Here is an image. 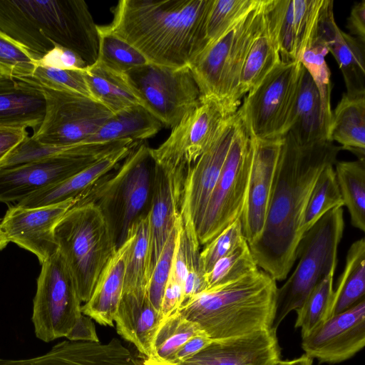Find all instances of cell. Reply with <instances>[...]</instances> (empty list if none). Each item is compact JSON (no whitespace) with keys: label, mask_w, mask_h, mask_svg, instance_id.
I'll return each mask as SVG.
<instances>
[{"label":"cell","mask_w":365,"mask_h":365,"mask_svg":"<svg viewBox=\"0 0 365 365\" xmlns=\"http://www.w3.org/2000/svg\"><path fill=\"white\" fill-rule=\"evenodd\" d=\"M341 150L329 140L300 145L289 133L283 136L264 227L249 245L258 267L276 282L286 279L296 262L303 215L316 180L324 168L335 165Z\"/></svg>","instance_id":"cell-1"},{"label":"cell","mask_w":365,"mask_h":365,"mask_svg":"<svg viewBox=\"0 0 365 365\" xmlns=\"http://www.w3.org/2000/svg\"><path fill=\"white\" fill-rule=\"evenodd\" d=\"M212 0H120L108 32L150 63L188 67L206 46L205 25Z\"/></svg>","instance_id":"cell-2"},{"label":"cell","mask_w":365,"mask_h":365,"mask_svg":"<svg viewBox=\"0 0 365 365\" xmlns=\"http://www.w3.org/2000/svg\"><path fill=\"white\" fill-rule=\"evenodd\" d=\"M0 30L37 58L55 44L93 64L99 49L98 25L83 0H0Z\"/></svg>","instance_id":"cell-3"},{"label":"cell","mask_w":365,"mask_h":365,"mask_svg":"<svg viewBox=\"0 0 365 365\" xmlns=\"http://www.w3.org/2000/svg\"><path fill=\"white\" fill-rule=\"evenodd\" d=\"M277 282L262 269L207 289L179 309L212 341L272 328Z\"/></svg>","instance_id":"cell-4"},{"label":"cell","mask_w":365,"mask_h":365,"mask_svg":"<svg viewBox=\"0 0 365 365\" xmlns=\"http://www.w3.org/2000/svg\"><path fill=\"white\" fill-rule=\"evenodd\" d=\"M150 148L139 143L114 169L80 194L76 204L93 202L110 224L117 249L150 209L155 163Z\"/></svg>","instance_id":"cell-5"},{"label":"cell","mask_w":365,"mask_h":365,"mask_svg":"<svg viewBox=\"0 0 365 365\" xmlns=\"http://www.w3.org/2000/svg\"><path fill=\"white\" fill-rule=\"evenodd\" d=\"M54 235L79 298L85 303L117 250L110 224L96 204H75L56 225Z\"/></svg>","instance_id":"cell-6"},{"label":"cell","mask_w":365,"mask_h":365,"mask_svg":"<svg viewBox=\"0 0 365 365\" xmlns=\"http://www.w3.org/2000/svg\"><path fill=\"white\" fill-rule=\"evenodd\" d=\"M264 5L258 1L228 31L204 48L189 65L200 100L214 99L235 112L241 70L264 24Z\"/></svg>","instance_id":"cell-7"},{"label":"cell","mask_w":365,"mask_h":365,"mask_svg":"<svg viewBox=\"0 0 365 365\" xmlns=\"http://www.w3.org/2000/svg\"><path fill=\"white\" fill-rule=\"evenodd\" d=\"M344 225V209L337 207L326 213L304 234L297 247V266L277 288L273 329L277 331L284 318L302 304L313 288L336 270Z\"/></svg>","instance_id":"cell-8"},{"label":"cell","mask_w":365,"mask_h":365,"mask_svg":"<svg viewBox=\"0 0 365 365\" xmlns=\"http://www.w3.org/2000/svg\"><path fill=\"white\" fill-rule=\"evenodd\" d=\"M240 115L222 171L197 229L205 245L241 218L247 192L252 155V137Z\"/></svg>","instance_id":"cell-9"},{"label":"cell","mask_w":365,"mask_h":365,"mask_svg":"<svg viewBox=\"0 0 365 365\" xmlns=\"http://www.w3.org/2000/svg\"><path fill=\"white\" fill-rule=\"evenodd\" d=\"M302 65L281 61L244 98L239 108L251 135L284 136L289 130Z\"/></svg>","instance_id":"cell-10"},{"label":"cell","mask_w":365,"mask_h":365,"mask_svg":"<svg viewBox=\"0 0 365 365\" xmlns=\"http://www.w3.org/2000/svg\"><path fill=\"white\" fill-rule=\"evenodd\" d=\"M74 279L58 250L41 264L34 299L32 322L36 336L49 342L66 337L81 315Z\"/></svg>","instance_id":"cell-11"},{"label":"cell","mask_w":365,"mask_h":365,"mask_svg":"<svg viewBox=\"0 0 365 365\" xmlns=\"http://www.w3.org/2000/svg\"><path fill=\"white\" fill-rule=\"evenodd\" d=\"M125 74L143 107L166 128H173L200 103V91L189 67L148 63Z\"/></svg>","instance_id":"cell-12"},{"label":"cell","mask_w":365,"mask_h":365,"mask_svg":"<svg viewBox=\"0 0 365 365\" xmlns=\"http://www.w3.org/2000/svg\"><path fill=\"white\" fill-rule=\"evenodd\" d=\"M37 86L44 96L46 110L31 137L40 143L69 145L85 142L113 115L91 98Z\"/></svg>","instance_id":"cell-13"},{"label":"cell","mask_w":365,"mask_h":365,"mask_svg":"<svg viewBox=\"0 0 365 365\" xmlns=\"http://www.w3.org/2000/svg\"><path fill=\"white\" fill-rule=\"evenodd\" d=\"M230 113L214 99L201 100L172 129L151 155L163 168L190 167L212 145Z\"/></svg>","instance_id":"cell-14"},{"label":"cell","mask_w":365,"mask_h":365,"mask_svg":"<svg viewBox=\"0 0 365 365\" xmlns=\"http://www.w3.org/2000/svg\"><path fill=\"white\" fill-rule=\"evenodd\" d=\"M364 345L365 298L302 336V347L305 354L320 363L344 361L354 356Z\"/></svg>","instance_id":"cell-15"},{"label":"cell","mask_w":365,"mask_h":365,"mask_svg":"<svg viewBox=\"0 0 365 365\" xmlns=\"http://www.w3.org/2000/svg\"><path fill=\"white\" fill-rule=\"evenodd\" d=\"M76 202L77 198H72L43 207L11 206L0 222V229L9 242L34 254L42 264L57 252L54 229Z\"/></svg>","instance_id":"cell-16"},{"label":"cell","mask_w":365,"mask_h":365,"mask_svg":"<svg viewBox=\"0 0 365 365\" xmlns=\"http://www.w3.org/2000/svg\"><path fill=\"white\" fill-rule=\"evenodd\" d=\"M103 156L58 155L0 168V202H19L66 180Z\"/></svg>","instance_id":"cell-17"},{"label":"cell","mask_w":365,"mask_h":365,"mask_svg":"<svg viewBox=\"0 0 365 365\" xmlns=\"http://www.w3.org/2000/svg\"><path fill=\"white\" fill-rule=\"evenodd\" d=\"M282 140L283 136L268 139L252 137L247 192L240 218L243 235L249 245L259 238L264 227Z\"/></svg>","instance_id":"cell-18"},{"label":"cell","mask_w":365,"mask_h":365,"mask_svg":"<svg viewBox=\"0 0 365 365\" xmlns=\"http://www.w3.org/2000/svg\"><path fill=\"white\" fill-rule=\"evenodd\" d=\"M239 115L237 110L227 118L212 145L187 170L181 207L190 213L196 230L222 171Z\"/></svg>","instance_id":"cell-19"},{"label":"cell","mask_w":365,"mask_h":365,"mask_svg":"<svg viewBox=\"0 0 365 365\" xmlns=\"http://www.w3.org/2000/svg\"><path fill=\"white\" fill-rule=\"evenodd\" d=\"M189 168H163L155 163L149 212L151 274L180 216L185 180Z\"/></svg>","instance_id":"cell-20"},{"label":"cell","mask_w":365,"mask_h":365,"mask_svg":"<svg viewBox=\"0 0 365 365\" xmlns=\"http://www.w3.org/2000/svg\"><path fill=\"white\" fill-rule=\"evenodd\" d=\"M277 331L272 328L212 341L179 365H274L280 359Z\"/></svg>","instance_id":"cell-21"},{"label":"cell","mask_w":365,"mask_h":365,"mask_svg":"<svg viewBox=\"0 0 365 365\" xmlns=\"http://www.w3.org/2000/svg\"><path fill=\"white\" fill-rule=\"evenodd\" d=\"M0 365H144L122 342L63 341L47 353L26 359H0Z\"/></svg>","instance_id":"cell-22"},{"label":"cell","mask_w":365,"mask_h":365,"mask_svg":"<svg viewBox=\"0 0 365 365\" xmlns=\"http://www.w3.org/2000/svg\"><path fill=\"white\" fill-rule=\"evenodd\" d=\"M317 34L336 59L350 96L365 95V43L341 31L335 22L333 5L322 10Z\"/></svg>","instance_id":"cell-23"},{"label":"cell","mask_w":365,"mask_h":365,"mask_svg":"<svg viewBox=\"0 0 365 365\" xmlns=\"http://www.w3.org/2000/svg\"><path fill=\"white\" fill-rule=\"evenodd\" d=\"M322 0H272L282 62H299L316 24Z\"/></svg>","instance_id":"cell-24"},{"label":"cell","mask_w":365,"mask_h":365,"mask_svg":"<svg viewBox=\"0 0 365 365\" xmlns=\"http://www.w3.org/2000/svg\"><path fill=\"white\" fill-rule=\"evenodd\" d=\"M45 110L44 96L36 85L0 74V128H31L35 132Z\"/></svg>","instance_id":"cell-25"},{"label":"cell","mask_w":365,"mask_h":365,"mask_svg":"<svg viewBox=\"0 0 365 365\" xmlns=\"http://www.w3.org/2000/svg\"><path fill=\"white\" fill-rule=\"evenodd\" d=\"M134 234L133 226L127 240L101 272L89 299L81 306V312L103 326H114L124 284L128 251Z\"/></svg>","instance_id":"cell-26"},{"label":"cell","mask_w":365,"mask_h":365,"mask_svg":"<svg viewBox=\"0 0 365 365\" xmlns=\"http://www.w3.org/2000/svg\"><path fill=\"white\" fill-rule=\"evenodd\" d=\"M330 122L331 117L324 109L319 91L302 66L287 133L300 145L328 140Z\"/></svg>","instance_id":"cell-27"},{"label":"cell","mask_w":365,"mask_h":365,"mask_svg":"<svg viewBox=\"0 0 365 365\" xmlns=\"http://www.w3.org/2000/svg\"><path fill=\"white\" fill-rule=\"evenodd\" d=\"M139 143L140 142L109 153L66 180L34 193L19 201L16 205L26 207H36L76 198L120 164Z\"/></svg>","instance_id":"cell-28"},{"label":"cell","mask_w":365,"mask_h":365,"mask_svg":"<svg viewBox=\"0 0 365 365\" xmlns=\"http://www.w3.org/2000/svg\"><path fill=\"white\" fill-rule=\"evenodd\" d=\"M281 61L271 0H266L263 26L252 43L241 70L236 94L237 103L240 105L241 98Z\"/></svg>","instance_id":"cell-29"},{"label":"cell","mask_w":365,"mask_h":365,"mask_svg":"<svg viewBox=\"0 0 365 365\" xmlns=\"http://www.w3.org/2000/svg\"><path fill=\"white\" fill-rule=\"evenodd\" d=\"M328 140L365 159V95L343 94L331 111Z\"/></svg>","instance_id":"cell-30"},{"label":"cell","mask_w":365,"mask_h":365,"mask_svg":"<svg viewBox=\"0 0 365 365\" xmlns=\"http://www.w3.org/2000/svg\"><path fill=\"white\" fill-rule=\"evenodd\" d=\"M135 143L127 139L106 142H82L69 145H52L40 143L31 136H28L3 160L0 168H10L58 155L103 156Z\"/></svg>","instance_id":"cell-31"},{"label":"cell","mask_w":365,"mask_h":365,"mask_svg":"<svg viewBox=\"0 0 365 365\" xmlns=\"http://www.w3.org/2000/svg\"><path fill=\"white\" fill-rule=\"evenodd\" d=\"M163 127L160 121L140 105L113 114L85 142L132 140L141 142L155 135Z\"/></svg>","instance_id":"cell-32"},{"label":"cell","mask_w":365,"mask_h":365,"mask_svg":"<svg viewBox=\"0 0 365 365\" xmlns=\"http://www.w3.org/2000/svg\"><path fill=\"white\" fill-rule=\"evenodd\" d=\"M84 76L93 98L113 114L135 105L143 106L125 73L95 62L86 67Z\"/></svg>","instance_id":"cell-33"},{"label":"cell","mask_w":365,"mask_h":365,"mask_svg":"<svg viewBox=\"0 0 365 365\" xmlns=\"http://www.w3.org/2000/svg\"><path fill=\"white\" fill-rule=\"evenodd\" d=\"M364 294L365 239L361 237L348 250L344 269L334 289L329 318L354 307L364 299Z\"/></svg>","instance_id":"cell-34"},{"label":"cell","mask_w":365,"mask_h":365,"mask_svg":"<svg viewBox=\"0 0 365 365\" xmlns=\"http://www.w3.org/2000/svg\"><path fill=\"white\" fill-rule=\"evenodd\" d=\"M334 168L351 224L365 232V159L337 160Z\"/></svg>","instance_id":"cell-35"},{"label":"cell","mask_w":365,"mask_h":365,"mask_svg":"<svg viewBox=\"0 0 365 365\" xmlns=\"http://www.w3.org/2000/svg\"><path fill=\"white\" fill-rule=\"evenodd\" d=\"M134 234L128 251L123 292H148L150 270L149 213L134 225Z\"/></svg>","instance_id":"cell-36"},{"label":"cell","mask_w":365,"mask_h":365,"mask_svg":"<svg viewBox=\"0 0 365 365\" xmlns=\"http://www.w3.org/2000/svg\"><path fill=\"white\" fill-rule=\"evenodd\" d=\"M334 166L329 165L324 168L313 187L303 215L301 226L303 235L326 213L344 207Z\"/></svg>","instance_id":"cell-37"},{"label":"cell","mask_w":365,"mask_h":365,"mask_svg":"<svg viewBox=\"0 0 365 365\" xmlns=\"http://www.w3.org/2000/svg\"><path fill=\"white\" fill-rule=\"evenodd\" d=\"M179 311L164 319L154 338L152 359L171 363L176 352L192 337L202 332Z\"/></svg>","instance_id":"cell-38"},{"label":"cell","mask_w":365,"mask_h":365,"mask_svg":"<svg viewBox=\"0 0 365 365\" xmlns=\"http://www.w3.org/2000/svg\"><path fill=\"white\" fill-rule=\"evenodd\" d=\"M330 272L310 292L296 310L295 328H300L302 336L307 334L329 317L334 294V277Z\"/></svg>","instance_id":"cell-39"},{"label":"cell","mask_w":365,"mask_h":365,"mask_svg":"<svg viewBox=\"0 0 365 365\" xmlns=\"http://www.w3.org/2000/svg\"><path fill=\"white\" fill-rule=\"evenodd\" d=\"M98 30L99 49L96 62L120 73L150 63L135 48L107 31L103 26H98Z\"/></svg>","instance_id":"cell-40"},{"label":"cell","mask_w":365,"mask_h":365,"mask_svg":"<svg viewBox=\"0 0 365 365\" xmlns=\"http://www.w3.org/2000/svg\"><path fill=\"white\" fill-rule=\"evenodd\" d=\"M328 52L324 41L313 34L305 45L299 62L312 78L319 91L324 109L331 118V72L325 60Z\"/></svg>","instance_id":"cell-41"},{"label":"cell","mask_w":365,"mask_h":365,"mask_svg":"<svg viewBox=\"0 0 365 365\" xmlns=\"http://www.w3.org/2000/svg\"><path fill=\"white\" fill-rule=\"evenodd\" d=\"M259 269L245 240L232 252L219 259L205 274L206 289L235 281Z\"/></svg>","instance_id":"cell-42"},{"label":"cell","mask_w":365,"mask_h":365,"mask_svg":"<svg viewBox=\"0 0 365 365\" xmlns=\"http://www.w3.org/2000/svg\"><path fill=\"white\" fill-rule=\"evenodd\" d=\"M257 1L212 0L205 25V48L228 31Z\"/></svg>","instance_id":"cell-43"},{"label":"cell","mask_w":365,"mask_h":365,"mask_svg":"<svg viewBox=\"0 0 365 365\" xmlns=\"http://www.w3.org/2000/svg\"><path fill=\"white\" fill-rule=\"evenodd\" d=\"M84 70H66L36 66L32 76L23 80L48 89L78 94L93 98L85 78Z\"/></svg>","instance_id":"cell-44"},{"label":"cell","mask_w":365,"mask_h":365,"mask_svg":"<svg viewBox=\"0 0 365 365\" xmlns=\"http://www.w3.org/2000/svg\"><path fill=\"white\" fill-rule=\"evenodd\" d=\"M38 59L22 44L0 30V74L16 79L30 78Z\"/></svg>","instance_id":"cell-45"},{"label":"cell","mask_w":365,"mask_h":365,"mask_svg":"<svg viewBox=\"0 0 365 365\" xmlns=\"http://www.w3.org/2000/svg\"><path fill=\"white\" fill-rule=\"evenodd\" d=\"M245 240L241 220L238 219L205 245L200 254L204 274L208 273L219 259L232 252Z\"/></svg>","instance_id":"cell-46"},{"label":"cell","mask_w":365,"mask_h":365,"mask_svg":"<svg viewBox=\"0 0 365 365\" xmlns=\"http://www.w3.org/2000/svg\"><path fill=\"white\" fill-rule=\"evenodd\" d=\"M180 218V216L163 247L158 260L153 268L149 282V297L153 306L160 314L164 290L172 267Z\"/></svg>","instance_id":"cell-47"},{"label":"cell","mask_w":365,"mask_h":365,"mask_svg":"<svg viewBox=\"0 0 365 365\" xmlns=\"http://www.w3.org/2000/svg\"><path fill=\"white\" fill-rule=\"evenodd\" d=\"M36 63L37 66L78 71H83L88 66L76 53L57 44L42 57L36 59Z\"/></svg>","instance_id":"cell-48"},{"label":"cell","mask_w":365,"mask_h":365,"mask_svg":"<svg viewBox=\"0 0 365 365\" xmlns=\"http://www.w3.org/2000/svg\"><path fill=\"white\" fill-rule=\"evenodd\" d=\"M182 302L183 287L169 275L160 305L163 320L178 312Z\"/></svg>","instance_id":"cell-49"},{"label":"cell","mask_w":365,"mask_h":365,"mask_svg":"<svg viewBox=\"0 0 365 365\" xmlns=\"http://www.w3.org/2000/svg\"><path fill=\"white\" fill-rule=\"evenodd\" d=\"M29 136L26 128H0V165Z\"/></svg>","instance_id":"cell-50"},{"label":"cell","mask_w":365,"mask_h":365,"mask_svg":"<svg viewBox=\"0 0 365 365\" xmlns=\"http://www.w3.org/2000/svg\"><path fill=\"white\" fill-rule=\"evenodd\" d=\"M212 340L204 332L190 339L175 354L171 363L180 364L189 359L193 357L206 346H207Z\"/></svg>","instance_id":"cell-51"},{"label":"cell","mask_w":365,"mask_h":365,"mask_svg":"<svg viewBox=\"0 0 365 365\" xmlns=\"http://www.w3.org/2000/svg\"><path fill=\"white\" fill-rule=\"evenodd\" d=\"M66 337L70 341H100L93 320L83 313Z\"/></svg>","instance_id":"cell-52"},{"label":"cell","mask_w":365,"mask_h":365,"mask_svg":"<svg viewBox=\"0 0 365 365\" xmlns=\"http://www.w3.org/2000/svg\"><path fill=\"white\" fill-rule=\"evenodd\" d=\"M350 35L365 43V0L353 5L347 19Z\"/></svg>","instance_id":"cell-53"},{"label":"cell","mask_w":365,"mask_h":365,"mask_svg":"<svg viewBox=\"0 0 365 365\" xmlns=\"http://www.w3.org/2000/svg\"><path fill=\"white\" fill-rule=\"evenodd\" d=\"M313 359L307 354L291 360H278L274 365H312Z\"/></svg>","instance_id":"cell-54"},{"label":"cell","mask_w":365,"mask_h":365,"mask_svg":"<svg viewBox=\"0 0 365 365\" xmlns=\"http://www.w3.org/2000/svg\"><path fill=\"white\" fill-rule=\"evenodd\" d=\"M143 362L144 365H179L168 362L157 361L149 359H145Z\"/></svg>","instance_id":"cell-55"},{"label":"cell","mask_w":365,"mask_h":365,"mask_svg":"<svg viewBox=\"0 0 365 365\" xmlns=\"http://www.w3.org/2000/svg\"><path fill=\"white\" fill-rule=\"evenodd\" d=\"M9 240L5 236L4 233L0 229V250H1L9 243Z\"/></svg>","instance_id":"cell-56"}]
</instances>
